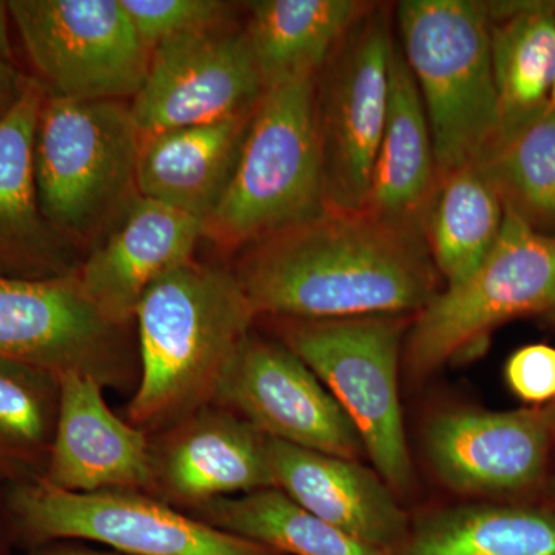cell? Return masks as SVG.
I'll use <instances>...</instances> for the list:
<instances>
[{
    "mask_svg": "<svg viewBox=\"0 0 555 555\" xmlns=\"http://www.w3.org/2000/svg\"><path fill=\"white\" fill-rule=\"evenodd\" d=\"M258 317H415L441 292L425 238L369 211H324L246 247L233 270Z\"/></svg>",
    "mask_w": 555,
    "mask_h": 555,
    "instance_id": "cell-1",
    "label": "cell"
},
{
    "mask_svg": "<svg viewBox=\"0 0 555 555\" xmlns=\"http://www.w3.org/2000/svg\"><path fill=\"white\" fill-rule=\"evenodd\" d=\"M134 318L141 375L129 422L145 433L215 403L258 315L232 270L192 259L147 288Z\"/></svg>",
    "mask_w": 555,
    "mask_h": 555,
    "instance_id": "cell-2",
    "label": "cell"
},
{
    "mask_svg": "<svg viewBox=\"0 0 555 555\" xmlns=\"http://www.w3.org/2000/svg\"><path fill=\"white\" fill-rule=\"evenodd\" d=\"M317 76L275 83L259 98L224 195L204 222L218 246L248 247L326 211Z\"/></svg>",
    "mask_w": 555,
    "mask_h": 555,
    "instance_id": "cell-3",
    "label": "cell"
},
{
    "mask_svg": "<svg viewBox=\"0 0 555 555\" xmlns=\"http://www.w3.org/2000/svg\"><path fill=\"white\" fill-rule=\"evenodd\" d=\"M397 27L429 122L438 178L474 163L499 130L486 2L403 0Z\"/></svg>",
    "mask_w": 555,
    "mask_h": 555,
    "instance_id": "cell-4",
    "label": "cell"
},
{
    "mask_svg": "<svg viewBox=\"0 0 555 555\" xmlns=\"http://www.w3.org/2000/svg\"><path fill=\"white\" fill-rule=\"evenodd\" d=\"M141 138L126 101H72L47 91L35 137L39 204L79 248L108 233L137 198Z\"/></svg>",
    "mask_w": 555,
    "mask_h": 555,
    "instance_id": "cell-5",
    "label": "cell"
},
{
    "mask_svg": "<svg viewBox=\"0 0 555 555\" xmlns=\"http://www.w3.org/2000/svg\"><path fill=\"white\" fill-rule=\"evenodd\" d=\"M412 318L283 320V343L313 372L353 423L369 462L398 496L411 494L414 462L400 397Z\"/></svg>",
    "mask_w": 555,
    "mask_h": 555,
    "instance_id": "cell-6",
    "label": "cell"
},
{
    "mask_svg": "<svg viewBox=\"0 0 555 555\" xmlns=\"http://www.w3.org/2000/svg\"><path fill=\"white\" fill-rule=\"evenodd\" d=\"M555 317V235L505 208L488 258L462 283L441 288L409 324L403 367L415 382L456 358L481 352L494 328L524 317Z\"/></svg>",
    "mask_w": 555,
    "mask_h": 555,
    "instance_id": "cell-7",
    "label": "cell"
},
{
    "mask_svg": "<svg viewBox=\"0 0 555 555\" xmlns=\"http://www.w3.org/2000/svg\"><path fill=\"white\" fill-rule=\"evenodd\" d=\"M392 9H372L317 76L315 115L327 211L366 210L389 107Z\"/></svg>",
    "mask_w": 555,
    "mask_h": 555,
    "instance_id": "cell-8",
    "label": "cell"
},
{
    "mask_svg": "<svg viewBox=\"0 0 555 555\" xmlns=\"http://www.w3.org/2000/svg\"><path fill=\"white\" fill-rule=\"evenodd\" d=\"M10 17L50 94L126 101L147 76L152 50L120 0H10Z\"/></svg>",
    "mask_w": 555,
    "mask_h": 555,
    "instance_id": "cell-9",
    "label": "cell"
},
{
    "mask_svg": "<svg viewBox=\"0 0 555 555\" xmlns=\"http://www.w3.org/2000/svg\"><path fill=\"white\" fill-rule=\"evenodd\" d=\"M13 509L38 539L89 540L124 555H276L142 491L82 494L42 478L17 489Z\"/></svg>",
    "mask_w": 555,
    "mask_h": 555,
    "instance_id": "cell-10",
    "label": "cell"
},
{
    "mask_svg": "<svg viewBox=\"0 0 555 555\" xmlns=\"http://www.w3.org/2000/svg\"><path fill=\"white\" fill-rule=\"evenodd\" d=\"M215 403L272 440L343 459L367 456L338 401L283 341L250 335L225 372Z\"/></svg>",
    "mask_w": 555,
    "mask_h": 555,
    "instance_id": "cell-11",
    "label": "cell"
},
{
    "mask_svg": "<svg viewBox=\"0 0 555 555\" xmlns=\"http://www.w3.org/2000/svg\"><path fill=\"white\" fill-rule=\"evenodd\" d=\"M264 90L246 33L224 25L158 43L130 108L155 133L246 115Z\"/></svg>",
    "mask_w": 555,
    "mask_h": 555,
    "instance_id": "cell-12",
    "label": "cell"
},
{
    "mask_svg": "<svg viewBox=\"0 0 555 555\" xmlns=\"http://www.w3.org/2000/svg\"><path fill=\"white\" fill-rule=\"evenodd\" d=\"M122 328L87 297L78 272L53 280L0 276V357L7 360L109 385L126 369Z\"/></svg>",
    "mask_w": 555,
    "mask_h": 555,
    "instance_id": "cell-13",
    "label": "cell"
},
{
    "mask_svg": "<svg viewBox=\"0 0 555 555\" xmlns=\"http://www.w3.org/2000/svg\"><path fill=\"white\" fill-rule=\"evenodd\" d=\"M423 451L449 491L473 499L521 494L545 480L554 440L543 408H447L423 426Z\"/></svg>",
    "mask_w": 555,
    "mask_h": 555,
    "instance_id": "cell-14",
    "label": "cell"
},
{
    "mask_svg": "<svg viewBox=\"0 0 555 555\" xmlns=\"http://www.w3.org/2000/svg\"><path fill=\"white\" fill-rule=\"evenodd\" d=\"M150 447L152 495L171 506L193 511L214 500L275 488L269 437L225 408L193 412Z\"/></svg>",
    "mask_w": 555,
    "mask_h": 555,
    "instance_id": "cell-15",
    "label": "cell"
},
{
    "mask_svg": "<svg viewBox=\"0 0 555 555\" xmlns=\"http://www.w3.org/2000/svg\"><path fill=\"white\" fill-rule=\"evenodd\" d=\"M102 383L67 372L46 480L68 492L142 491L152 494V447L144 430L124 422L105 401Z\"/></svg>",
    "mask_w": 555,
    "mask_h": 555,
    "instance_id": "cell-16",
    "label": "cell"
},
{
    "mask_svg": "<svg viewBox=\"0 0 555 555\" xmlns=\"http://www.w3.org/2000/svg\"><path fill=\"white\" fill-rule=\"evenodd\" d=\"M203 236L199 219L138 195L83 258L80 284L102 315L124 327L156 280L192 261Z\"/></svg>",
    "mask_w": 555,
    "mask_h": 555,
    "instance_id": "cell-17",
    "label": "cell"
},
{
    "mask_svg": "<svg viewBox=\"0 0 555 555\" xmlns=\"http://www.w3.org/2000/svg\"><path fill=\"white\" fill-rule=\"evenodd\" d=\"M47 90L36 78L0 118V276L53 280L78 272L80 248L50 224L35 177L36 127Z\"/></svg>",
    "mask_w": 555,
    "mask_h": 555,
    "instance_id": "cell-18",
    "label": "cell"
},
{
    "mask_svg": "<svg viewBox=\"0 0 555 555\" xmlns=\"http://www.w3.org/2000/svg\"><path fill=\"white\" fill-rule=\"evenodd\" d=\"M269 452L275 488L346 535L387 555L408 535L411 516L374 467L272 438Z\"/></svg>",
    "mask_w": 555,
    "mask_h": 555,
    "instance_id": "cell-19",
    "label": "cell"
},
{
    "mask_svg": "<svg viewBox=\"0 0 555 555\" xmlns=\"http://www.w3.org/2000/svg\"><path fill=\"white\" fill-rule=\"evenodd\" d=\"M437 184L436 152L425 105L396 43L390 57L389 107L366 211L387 224L423 236Z\"/></svg>",
    "mask_w": 555,
    "mask_h": 555,
    "instance_id": "cell-20",
    "label": "cell"
},
{
    "mask_svg": "<svg viewBox=\"0 0 555 555\" xmlns=\"http://www.w3.org/2000/svg\"><path fill=\"white\" fill-rule=\"evenodd\" d=\"M251 113L254 109L219 122L142 133L138 195L177 208L204 224L228 188Z\"/></svg>",
    "mask_w": 555,
    "mask_h": 555,
    "instance_id": "cell-21",
    "label": "cell"
},
{
    "mask_svg": "<svg viewBox=\"0 0 555 555\" xmlns=\"http://www.w3.org/2000/svg\"><path fill=\"white\" fill-rule=\"evenodd\" d=\"M499 134L550 108L555 86V3L486 2Z\"/></svg>",
    "mask_w": 555,
    "mask_h": 555,
    "instance_id": "cell-22",
    "label": "cell"
},
{
    "mask_svg": "<svg viewBox=\"0 0 555 555\" xmlns=\"http://www.w3.org/2000/svg\"><path fill=\"white\" fill-rule=\"evenodd\" d=\"M372 5L360 0L248 2L244 33L264 89L297 76L318 75Z\"/></svg>",
    "mask_w": 555,
    "mask_h": 555,
    "instance_id": "cell-23",
    "label": "cell"
},
{
    "mask_svg": "<svg viewBox=\"0 0 555 555\" xmlns=\"http://www.w3.org/2000/svg\"><path fill=\"white\" fill-rule=\"evenodd\" d=\"M389 555H555V509L460 503L411 518Z\"/></svg>",
    "mask_w": 555,
    "mask_h": 555,
    "instance_id": "cell-24",
    "label": "cell"
},
{
    "mask_svg": "<svg viewBox=\"0 0 555 555\" xmlns=\"http://www.w3.org/2000/svg\"><path fill=\"white\" fill-rule=\"evenodd\" d=\"M505 206L476 163L438 178L423 238L444 287L480 268L502 233Z\"/></svg>",
    "mask_w": 555,
    "mask_h": 555,
    "instance_id": "cell-25",
    "label": "cell"
},
{
    "mask_svg": "<svg viewBox=\"0 0 555 555\" xmlns=\"http://www.w3.org/2000/svg\"><path fill=\"white\" fill-rule=\"evenodd\" d=\"M192 513L276 555H387L321 520L278 488L214 500Z\"/></svg>",
    "mask_w": 555,
    "mask_h": 555,
    "instance_id": "cell-26",
    "label": "cell"
},
{
    "mask_svg": "<svg viewBox=\"0 0 555 555\" xmlns=\"http://www.w3.org/2000/svg\"><path fill=\"white\" fill-rule=\"evenodd\" d=\"M474 163L494 185L506 210L555 235V108L499 134Z\"/></svg>",
    "mask_w": 555,
    "mask_h": 555,
    "instance_id": "cell-27",
    "label": "cell"
},
{
    "mask_svg": "<svg viewBox=\"0 0 555 555\" xmlns=\"http://www.w3.org/2000/svg\"><path fill=\"white\" fill-rule=\"evenodd\" d=\"M60 378L0 357V447L35 451L54 430Z\"/></svg>",
    "mask_w": 555,
    "mask_h": 555,
    "instance_id": "cell-28",
    "label": "cell"
},
{
    "mask_svg": "<svg viewBox=\"0 0 555 555\" xmlns=\"http://www.w3.org/2000/svg\"><path fill=\"white\" fill-rule=\"evenodd\" d=\"M139 38L155 49L164 40L224 27L232 3L219 0H120Z\"/></svg>",
    "mask_w": 555,
    "mask_h": 555,
    "instance_id": "cell-29",
    "label": "cell"
},
{
    "mask_svg": "<svg viewBox=\"0 0 555 555\" xmlns=\"http://www.w3.org/2000/svg\"><path fill=\"white\" fill-rule=\"evenodd\" d=\"M505 379L511 392L534 408L555 401V347L528 345L507 358Z\"/></svg>",
    "mask_w": 555,
    "mask_h": 555,
    "instance_id": "cell-30",
    "label": "cell"
},
{
    "mask_svg": "<svg viewBox=\"0 0 555 555\" xmlns=\"http://www.w3.org/2000/svg\"><path fill=\"white\" fill-rule=\"evenodd\" d=\"M30 76H25L13 61L0 56V118L21 100Z\"/></svg>",
    "mask_w": 555,
    "mask_h": 555,
    "instance_id": "cell-31",
    "label": "cell"
},
{
    "mask_svg": "<svg viewBox=\"0 0 555 555\" xmlns=\"http://www.w3.org/2000/svg\"><path fill=\"white\" fill-rule=\"evenodd\" d=\"M9 2L0 0V56L13 61V46L10 39Z\"/></svg>",
    "mask_w": 555,
    "mask_h": 555,
    "instance_id": "cell-32",
    "label": "cell"
},
{
    "mask_svg": "<svg viewBox=\"0 0 555 555\" xmlns=\"http://www.w3.org/2000/svg\"><path fill=\"white\" fill-rule=\"evenodd\" d=\"M543 412H545L547 425H550L551 434H553L555 447V401L554 403L547 404V406H543Z\"/></svg>",
    "mask_w": 555,
    "mask_h": 555,
    "instance_id": "cell-33",
    "label": "cell"
},
{
    "mask_svg": "<svg viewBox=\"0 0 555 555\" xmlns=\"http://www.w3.org/2000/svg\"><path fill=\"white\" fill-rule=\"evenodd\" d=\"M54 555H124L119 553H96V551H68V553H60Z\"/></svg>",
    "mask_w": 555,
    "mask_h": 555,
    "instance_id": "cell-34",
    "label": "cell"
},
{
    "mask_svg": "<svg viewBox=\"0 0 555 555\" xmlns=\"http://www.w3.org/2000/svg\"><path fill=\"white\" fill-rule=\"evenodd\" d=\"M555 108V86H554V91H553V98H551V104H550V109H553Z\"/></svg>",
    "mask_w": 555,
    "mask_h": 555,
    "instance_id": "cell-35",
    "label": "cell"
},
{
    "mask_svg": "<svg viewBox=\"0 0 555 555\" xmlns=\"http://www.w3.org/2000/svg\"><path fill=\"white\" fill-rule=\"evenodd\" d=\"M553 489H554V492H555V476H554V481H553Z\"/></svg>",
    "mask_w": 555,
    "mask_h": 555,
    "instance_id": "cell-36",
    "label": "cell"
}]
</instances>
